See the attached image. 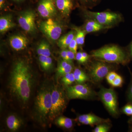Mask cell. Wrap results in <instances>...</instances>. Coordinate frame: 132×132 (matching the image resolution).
I'll return each mask as SVG.
<instances>
[{
  "label": "cell",
  "instance_id": "cell-1",
  "mask_svg": "<svg viewBox=\"0 0 132 132\" xmlns=\"http://www.w3.org/2000/svg\"><path fill=\"white\" fill-rule=\"evenodd\" d=\"M8 81L10 94L26 106L31 98L36 81L35 74L27 61L19 59L15 61Z\"/></svg>",
  "mask_w": 132,
  "mask_h": 132
},
{
  "label": "cell",
  "instance_id": "cell-2",
  "mask_svg": "<svg viewBox=\"0 0 132 132\" xmlns=\"http://www.w3.org/2000/svg\"><path fill=\"white\" fill-rule=\"evenodd\" d=\"M52 85L45 84L38 90L35 99L32 115L34 119L43 127L49 121L52 108Z\"/></svg>",
  "mask_w": 132,
  "mask_h": 132
},
{
  "label": "cell",
  "instance_id": "cell-3",
  "mask_svg": "<svg viewBox=\"0 0 132 132\" xmlns=\"http://www.w3.org/2000/svg\"><path fill=\"white\" fill-rule=\"evenodd\" d=\"M91 56L108 63L125 64L129 60L126 53L116 45L105 46L94 50L91 53Z\"/></svg>",
  "mask_w": 132,
  "mask_h": 132
},
{
  "label": "cell",
  "instance_id": "cell-4",
  "mask_svg": "<svg viewBox=\"0 0 132 132\" xmlns=\"http://www.w3.org/2000/svg\"><path fill=\"white\" fill-rule=\"evenodd\" d=\"M68 98L65 91L58 85H52V108L49 120L53 121L63 113L67 108Z\"/></svg>",
  "mask_w": 132,
  "mask_h": 132
},
{
  "label": "cell",
  "instance_id": "cell-5",
  "mask_svg": "<svg viewBox=\"0 0 132 132\" xmlns=\"http://www.w3.org/2000/svg\"><path fill=\"white\" fill-rule=\"evenodd\" d=\"M85 15L88 19L94 20L106 27H112L121 21V16L119 14L111 12H97L86 10Z\"/></svg>",
  "mask_w": 132,
  "mask_h": 132
},
{
  "label": "cell",
  "instance_id": "cell-6",
  "mask_svg": "<svg viewBox=\"0 0 132 132\" xmlns=\"http://www.w3.org/2000/svg\"><path fill=\"white\" fill-rule=\"evenodd\" d=\"M114 69L113 65L106 62L97 60L90 64L88 75L92 82L99 83L106 78L109 73L113 71Z\"/></svg>",
  "mask_w": 132,
  "mask_h": 132
},
{
  "label": "cell",
  "instance_id": "cell-7",
  "mask_svg": "<svg viewBox=\"0 0 132 132\" xmlns=\"http://www.w3.org/2000/svg\"><path fill=\"white\" fill-rule=\"evenodd\" d=\"M98 95L109 113L113 117L119 116L118 99L115 91L112 88L101 86Z\"/></svg>",
  "mask_w": 132,
  "mask_h": 132
},
{
  "label": "cell",
  "instance_id": "cell-8",
  "mask_svg": "<svg viewBox=\"0 0 132 132\" xmlns=\"http://www.w3.org/2000/svg\"><path fill=\"white\" fill-rule=\"evenodd\" d=\"M65 92L68 100H92L97 96L96 93L92 87L85 83L67 87Z\"/></svg>",
  "mask_w": 132,
  "mask_h": 132
},
{
  "label": "cell",
  "instance_id": "cell-9",
  "mask_svg": "<svg viewBox=\"0 0 132 132\" xmlns=\"http://www.w3.org/2000/svg\"><path fill=\"white\" fill-rule=\"evenodd\" d=\"M39 27L43 33L52 40L59 39L62 33L61 24L52 18L41 22Z\"/></svg>",
  "mask_w": 132,
  "mask_h": 132
},
{
  "label": "cell",
  "instance_id": "cell-10",
  "mask_svg": "<svg viewBox=\"0 0 132 132\" xmlns=\"http://www.w3.org/2000/svg\"><path fill=\"white\" fill-rule=\"evenodd\" d=\"M35 18V14L34 11L27 10L20 15L18 18V21L19 25L24 31L32 34L36 31Z\"/></svg>",
  "mask_w": 132,
  "mask_h": 132
},
{
  "label": "cell",
  "instance_id": "cell-11",
  "mask_svg": "<svg viewBox=\"0 0 132 132\" xmlns=\"http://www.w3.org/2000/svg\"><path fill=\"white\" fill-rule=\"evenodd\" d=\"M38 13L45 18L53 17L57 13V9L53 0H41L38 7Z\"/></svg>",
  "mask_w": 132,
  "mask_h": 132
},
{
  "label": "cell",
  "instance_id": "cell-12",
  "mask_svg": "<svg viewBox=\"0 0 132 132\" xmlns=\"http://www.w3.org/2000/svg\"><path fill=\"white\" fill-rule=\"evenodd\" d=\"M77 120L79 123L82 125H89L92 127L100 123H109L110 121L109 119L100 118L94 114L91 113L79 115Z\"/></svg>",
  "mask_w": 132,
  "mask_h": 132
},
{
  "label": "cell",
  "instance_id": "cell-13",
  "mask_svg": "<svg viewBox=\"0 0 132 132\" xmlns=\"http://www.w3.org/2000/svg\"><path fill=\"white\" fill-rule=\"evenodd\" d=\"M10 45L12 48L16 51L25 49L28 45V40L24 35H16L9 38Z\"/></svg>",
  "mask_w": 132,
  "mask_h": 132
},
{
  "label": "cell",
  "instance_id": "cell-14",
  "mask_svg": "<svg viewBox=\"0 0 132 132\" xmlns=\"http://www.w3.org/2000/svg\"><path fill=\"white\" fill-rule=\"evenodd\" d=\"M6 125L8 129L12 131H16L23 125V121L15 114H11L6 119Z\"/></svg>",
  "mask_w": 132,
  "mask_h": 132
},
{
  "label": "cell",
  "instance_id": "cell-15",
  "mask_svg": "<svg viewBox=\"0 0 132 132\" xmlns=\"http://www.w3.org/2000/svg\"><path fill=\"white\" fill-rule=\"evenodd\" d=\"M55 5L58 9L64 16H69L73 8L72 0H55Z\"/></svg>",
  "mask_w": 132,
  "mask_h": 132
},
{
  "label": "cell",
  "instance_id": "cell-16",
  "mask_svg": "<svg viewBox=\"0 0 132 132\" xmlns=\"http://www.w3.org/2000/svg\"><path fill=\"white\" fill-rule=\"evenodd\" d=\"M15 26L11 14L1 16L0 18V32L1 34L9 31Z\"/></svg>",
  "mask_w": 132,
  "mask_h": 132
},
{
  "label": "cell",
  "instance_id": "cell-17",
  "mask_svg": "<svg viewBox=\"0 0 132 132\" xmlns=\"http://www.w3.org/2000/svg\"><path fill=\"white\" fill-rule=\"evenodd\" d=\"M105 29L107 28L97 21L91 19H87L84 26L83 30L86 33H90L98 32Z\"/></svg>",
  "mask_w": 132,
  "mask_h": 132
},
{
  "label": "cell",
  "instance_id": "cell-18",
  "mask_svg": "<svg viewBox=\"0 0 132 132\" xmlns=\"http://www.w3.org/2000/svg\"><path fill=\"white\" fill-rule=\"evenodd\" d=\"M76 34V31L73 29L59 38L58 42L59 47L62 49L68 48L69 44L75 37Z\"/></svg>",
  "mask_w": 132,
  "mask_h": 132
},
{
  "label": "cell",
  "instance_id": "cell-19",
  "mask_svg": "<svg viewBox=\"0 0 132 132\" xmlns=\"http://www.w3.org/2000/svg\"><path fill=\"white\" fill-rule=\"evenodd\" d=\"M73 70L72 64L62 59L58 64L57 73L58 75L62 77L67 74L72 72Z\"/></svg>",
  "mask_w": 132,
  "mask_h": 132
},
{
  "label": "cell",
  "instance_id": "cell-20",
  "mask_svg": "<svg viewBox=\"0 0 132 132\" xmlns=\"http://www.w3.org/2000/svg\"><path fill=\"white\" fill-rule=\"evenodd\" d=\"M55 120V124L60 127L66 129H71L73 127V121L71 118L60 116Z\"/></svg>",
  "mask_w": 132,
  "mask_h": 132
},
{
  "label": "cell",
  "instance_id": "cell-21",
  "mask_svg": "<svg viewBox=\"0 0 132 132\" xmlns=\"http://www.w3.org/2000/svg\"><path fill=\"white\" fill-rule=\"evenodd\" d=\"M75 81L78 84H82L90 80L88 74L79 68L75 69L73 72Z\"/></svg>",
  "mask_w": 132,
  "mask_h": 132
},
{
  "label": "cell",
  "instance_id": "cell-22",
  "mask_svg": "<svg viewBox=\"0 0 132 132\" xmlns=\"http://www.w3.org/2000/svg\"><path fill=\"white\" fill-rule=\"evenodd\" d=\"M37 52L39 55L50 57L51 52L49 44L45 41H42L37 47Z\"/></svg>",
  "mask_w": 132,
  "mask_h": 132
},
{
  "label": "cell",
  "instance_id": "cell-23",
  "mask_svg": "<svg viewBox=\"0 0 132 132\" xmlns=\"http://www.w3.org/2000/svg\"><path fill=\"white\" fill-rule=\"evenodd\" d=\"M39 60L42 68L44 71H48L52 68L53 60L51 57L39 55Z\"/></svg>",
  "mask_w": 132,
  "mask_h": 132
},
{
  "label": "cell",
  "instance_id": "cell-24",
  "mask_svg": "<svg viewBox=\"0 0 132 132\" xmlns=\"http://www.w3.org/2000/svg\"><path fill=\"white\" fill-rule=\"evenodd\" d=\"M74 30L76 31V38L78 45L82 46L85 43L86 32L84 30H81L80 29L75 27Z\"/></svg>",
  "mask_w": 132,
  "mask_h": 132
},
{
  "label": "cell",
  "instance_id": "cell-25",
  "mask_svg": "<svg viewBox=\"0 0 132 132\" xmlns=\"http://www.w3.org/2000/svg\"><path fill=\"white\" fill-rule=\"evenodd\" d=\"M61 81L66 87L71 86L75 81L73 72H72L62 76Z\"/></svg>",
  "mask_w": 132,
  "mask_h": 132
},
{
  "label": "cell",
  "instance_id": "cell-26",
  "mask_svg": "<svg viewBox=\"0 0 132 132\" xmlns=\"http://www.w3.org/2000/svg\"><path fill=\"white\" fill-rule=\"evenodd\" d=\"M111 128V124L109 123H100L97 125L96 127L93 130V132H108Z\"/></svg>",
  "mask_w": 132,
  "mask_h": 132
},
{
  "label": "cell",
  "instance_id": "cell-27",
  "mask_svg": "<svg viewBox=\"0 0 132 132\" xmlns=\"http://www.w3.org/2000/svg\"><path fill=\"white\" fill-rule=\"evenodd\" d=\"M121 112L128 116H132V103L128 102L121 109Z\"/></svg>",
  "mask_w": 132,
  "mask_h": 132
},
{
  "label": "cell",
  "instance_id": "cell-28",
  "mask_svg": "<svg viewBox=\"0 0 132 132\" xmlns=\"http://www.w3.org/2000/svg\"><path fill=\"white\" fill-rule=\"evenodd\" d=\"M123 79L121 76L118 75L111 84L113 87H121L123 84Z\"/></svg>",
  "mask_w": 132,
  "mask_h": 132
},
{
  "label": "cell",
  "instance_id": "cell-29",
  "mask_svg": "<svg viewBox=\"0 0 132 132\" xmlns=\"http://www.w3.org/2000/svg\"><path fill=\"white\" fill-rule=\"evenodd\" d=\"M130 73L131 79L127 92V97L128 102L132 103V73L131 71H130Z\"/></svg>",
  "mask_w": 132,
  "mask_h": 132
},
{
  "label": "cell",
  "instance_id": "cell-30",
  "mask_svg": "<svg viewBox=\"0 0 132 132\" xmlns=\"http://www.w3.org/2000/svg\"><path fill=\"white\" fill-rule=\"evenodd\" d=\"M78 43L76 41V38L75 37L72 41L68 46L69 50L74 52L76 54L77 53V49H78Z\"/></svg>",
  "mask_w": 132,
  "mask_h": 132
},
{
  "label": "cell",
  "instance_id": "cell-31",
  "mask_svg": "<svg viewBox=\"0 0 132 132\" xmlns=\"http://www.w3.org/2000/svg\"><path fill=\"white\" fill-rule=\"evenodd\" d=\"M118 75V74L114 71H111L109 73L106 77L107 82L111 85V83L115 79Z\"/></svg>",
  "mask_w": 132,
  "mask_h": 132
},
{
  "label": "cell",
  "instance_id": "cell-32",
  "mask_svg": "<svg viewBox=\"0 0 132 132\" xmlns=\"http://www.w3.org/2000/svg\"><path fill=\"white\" fill-rule=\"evenodd\" d=\"M82 4L86 6H92L96 5L100 0H79Z\"/></svg>",
  "mask_w": 132,
  "mask_h": 132
},
{
  "label": "cell",
  "instance_id": "cell-33",
  "mask_svg": "<svg viewBox=\"0 0 132 132\" xmlns=\"http://www.w3.org/2000/svg\"><path fill=\"white\" fill-rule=\"evenodd\" d=\"M67 53L69 62L72 64L73 61L75 60L76 54L69 50H67Z\"/></svg>",
  "mask_w": 132,
  "mask_h": 132
},
{
  "label": "cell",
  "instance_id": "cell-34",
  "mask_svg": "<svg viewBox=\"0 0 132 132\" xmlns=\"http://www.w3.org/2000/svg\"><path fill=\"white\" fill-rule=\"evenodd\" d=\"M75 60L80 64H83L86 62L82 57V52H77L76 54Z\"/></svg>",
  "mask_w": 132,
  "mask_h": 132
},
{
  "label": "cell",
  "instance_id": "cell-35",
  "mask_svg": "<svg viewBox=\"0 0 132 132\" xmlns=\"http://www.w3.org/2000/svg\"><path fill=\"white\" fill-rule=\"evenodd\" d=\"M61 52H60V55L62 59L64 60L69 62L68 57L67 53V49H62Z\"/></svg>",
  "mask_w": 132,
  "mask_h": 132
},
{
  "label": "cell",
  "instance_id": "cell-36",
  "mask_svg": "<svg viewBox=\"0 0 132 132\" xmlns=\"http://www.w3.org/2000/svg\"><path fill=\"white\" fill-rule=\"evenodd\" d=\"M82 57H83V59L85 60V61L86 62L88 60V59H89L90 56L87 53H86L85 52H82Z\"/></svg>",
  "mask_w": 132,
  "mask_h": 132
},
{
  "label": "cell",
  "instance_id": "cell-37",
  "mask_svg": "<svg viewBox=\"0 0 132 132\" xmlns=\"http://www.w3.org/2000/svg\"><path fill=\"white\" fill-rule=\"evenodd\" d=\"M5 0H0V8L1 10L5 7Z\"/></svg>",
  "mask_w": 132,
  "mask_h": 132
},
{
  "label": "cell",
  "instance_id": "cell-38",
  "mask_svg": "<svg viewBox=\"0 0 132 132\" xmlns=\"http://www.w3.org/2000/svg\"><path fill=\"white\" fill-rule=\"evenodd\" d=\"M129 57L132 59V43L131 45L130 46V50H129Z\"/></svg>",
  "mask_w": 132,
  "mask_h": 132
},
{
  "label": "cell",
  "instance_id": "cell-39",
  "mask_svg": "<svg viewBox=\"0 0 132 132\" xmlns=\"http://www.w3.org/2000/svg\"><path fill=\"white\" fill-rule=\"evenodd\" d=\"M128 123L130 125H132V116L128 121Z\"/></svg>",
  "mask_w": 132,
  "mask_h": 132
},
{
  "label": "cell",
  "instance_id": "cell-40",
  "mask_svg": "<svg viewBox=\"0 0 132 132\" xmlns=\"http://www.w3.org/2000/svg\"><path fill=\"white\" fill-rule=\"evenodd\" d=\"M129 131L132 132V126L131 125L129 127Z\"/></svg>",
  "mask_w": 132,
  "mask_h": 132
},
{
  "label": "cell",
  "instance_id": "cell-41",
  "mask_svg": "<svg viewBox=\"0 0 132 132\" xmlns=\"http://www.w3.org/2000/svg\"><path fill=\"white\" fill-rule=\"evenodd\" d=\"M14 1H23V0H14Z\"/></svg>",
  "mask_w": 132,
  "mask_h": 132
}]
</instances>
